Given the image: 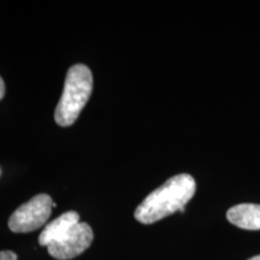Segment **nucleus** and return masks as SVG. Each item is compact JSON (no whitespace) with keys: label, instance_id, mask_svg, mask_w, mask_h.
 Instances as JSON below:
<instances>
[{"label":"nucleus","instance_id":"1","mask_svg":"<svg viewBox=\"0 0 260 260\" xmlns=\"http://www.w3.org/2000/svg\"><path fill=\"white\" fill-rule=\"evenodd\" d=\"M195 189L197 183L190 175L180 174L169 178L139 205L135 219L142 224H152L177 211L184 212V206L193 198Z\"/></svg>","mask_w":260,"mask_h":260},{"label":"nucleus","instance_id":"2","mask_svg":"<svg viewBox=\"0 0 260 260\" xmlns=\"http://www.w3.org/2000/svg\"><path fill=\"white\" fill-rule=\"evenodd\" d=\"M93 92V75L83 64L73 65L68 70L64 89L54 111V119L60 126L73 125L79 118Z\"/></svg>","mask_w":260,"mask_h":260},{"label":"nucleus","instance_id":"3","mask_svg":"<svg viewBox=\"0 0 260 260\" xmlns=\"http://www.w3.org/2000/svg\"><path fill=\"white\" fill-rule=\"evenodd\" d=\"M54 203L47 194H39L18 207L9 219V228L14 233H30L40 229L50 218Z\"/></svg>","mask_w":260,"mask_h":260},{"label":"nucleus","instance_id":"4","mask_svg":"<svg viewBox=\"0 0 260 260\" xmlns=\"http://www.w3.org/2000/svg\"><path fill=\"white\" fill-rule=\"evenodd\" d=\"M94 234L87 223H79L71 228L58 241L47 246L51 256L58 260H70L76 258L88 249L92 245Z\"/></svg>","mask_w":260,"mask_h":260},{"label":"nucleus","instance_id":"5","mask_svg":"<svg viewBox=\"0 0 260 260\" xmlns=\"http://www.w3.org/2000/svg\"><path fill=\"white\" fill-rule=\"evenodd\" d=\"M80 223V216L76 211H68L58 217L57 219L52 220L50 224L45 226L42 233L39 236L40 246L47 247L51 243L58 241L67 234L71 228Z\"/></svg>","mask_w":260,"mask_h":260},{"label":"nucleus","instance_id":"6","mask_svg":"<svg viewBox=\"0 0 260 260\" xmlns=\"http://www.w3.org/2000/svg\"><path fill=\"white\" fill-rule=\"evenodd\" d=\"M226 218L230 223L241 229L260 230V205H236L228 211Z\"/></svg>","mask_w":260,"mask_h":260},{"label":"nucleus","instance_id":"7","mask_svg":"<svg viewBox=\"0 0 260 260\" xmlns=\"http://www.w3.org/2000/svg\"><path fill=\"white\" fill-rule=\"evenodd\" d=\"M17 254L12 251H2L0 252V260H17Z\"/></svg>","mask_w":260,"mask_h":260},{"label":"nucleus","instance_id":"8","mask_svg":"<svg viewBox=\"0 0 260 260\" xmlns=\"http://www.w3.org/2000/svg\"><path fill=\"white\" fill-rule=\"evenodd\" d=\"M4 95H5V83L2 77H0V100L4 98Z\"/></svg>","mask_w":260,"mask_h":260},{"label":"nucleus","instance_id":"9","mask_svg":"<svg viewBox=\"0 0 260 260\" xmlns=\"http://www.w3.org/2000/svg\"><path fill=\"white\" fill-rule=\"evenodd\" d=\"M248 260H260V255H255V256H253V258L248 259Z\"/></svg>","mask_w":260,"mask_h":260},{"label":"nucleus","instance_id":"10","mask_svg":"<svg viewBox=\"0 0 260 260\" xmlns=\"http://www.w3.org/2000/svg\"><path fill=\"white\" fill-rule=\"evenodd\" d=\"M0 175H2V169H0Z\"/></svg>","mask_w":260,"mask_h":260}]
</instances>
